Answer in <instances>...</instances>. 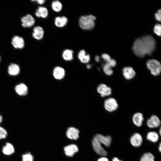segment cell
<instances>
[{
	"mask_svg": "<svg viewBox=\"0 0 161 161\" xmlns=\"http://www.w3.org/2000/svg\"><path fill=\"white\" fill-rule=\"evenodd\" d=\"M2 151L4 154L10 155L14 153L15 149L13 145L11 143H7L3 147Z\"/></svg>",
	"mask_w": 161,
	"mask_h": 161,
	"instance_id": "cell-23",
	"label": "cell"
},
{
	"mask_svg": "<svg viewBox=\"0 0 161 161\" xmlns=\"http://www.w3.org/2000/svg\"><path fill=\"white\" fill-rule=\"evenodd\" d=\"M143 120V115L141 113L137 112L133 115L132 117L133 123L137 126L140 127L141 126Z\"/></svg>",
	"mask_w": 161,
	"mask_h": 161,
	"instance_id": "cell-20",
	"label": "cell"
},
{
	"mask_svg": "<svg viewBox=\"0 0 161 161\" xmlns=\"http://www.w3.org/2000/svg\"><path fill=\"white\" fill-rule=\"evenodd\" d=\"M16 93L20 96L26 95L28 93V88L24 83H20L16 85L15 87Z\"/></svg>",
	"mask_w": 161,
	"mask_h": 161,
	"instance_id": "cell-17",
	"label": "cell"
},
{
	"mask_svg": "<svg viewBox=\"0 0 161 161\" xmlns=\"http://www.w3.org/2000/svg\"><path fill=\"white\" fill-rule=\"evenodd\" d=\"M161 9H160L155 14V18L156 20L160 21H161Z\"/></svg>",
	"mask_w": 161,
	"mask_h": 161,
	"instance_id": "cell-33",
	"label": "cell"
},
{
	"mask_svg": "<svg viewBox=\"0 0 161 161\" xmlns=\"http://www.w3.org/2000/svg\"><path fill=\"white\" fill-rule=\"evenodd\" d=\"M161 25L159 24H156L154 28V32L159 36L161 35Z\"/></svg>",
	"mask_w": 161,
	"mask_h": 161,
	"instance_id": "cell-31",
	"label": "cell"
},
{
	"mask_svg": "<svg viewBox=\"0 0 161 161\" xmlns=\"http://www.w3.org/2000/svg\"><path fill=\"white\" fill-rule=\"evenodd\" d=\"M52 74L55 79L61 80L65 77V71L63 68L59 66H56L54 68Z\"/></svg>",
	"mask_w": 161,
	"mask_h": 161,
	"instance_id": "cell-8",
	"label": "cell"
},
{
	"mask_svg": "<svg viewBox=\"0 0 161 161\" xmlns=\"http://www.w3.org/2000/svg\"><path fill=\"white\" fill-rule=\"evenodd\" d=\"M104 106L105 109L109 112H112L116 110L118 107L117 100L112 97L106 100L104 102Z\"/></svg>",
	"mask_w": 161,
	"mask_h": 161,
	"instance_id": "cell-5",
	"label": "cell"
},
{
	"mask_svg": "<svg viewBox=\"0 0 161 161\" xmlns=\"http://www.w3.org/2000/svg\"><path fill=\"white\" fill-rule=\"evenodd\" d=\"M64 150L66 155L71 157H72L78 151L77 146L74 144H70L65 147Z\"/></svg>",
	"mask_w": 161,
	"mask_h": 161,
	"instance_id": "cell-13",
	"label": "cell"
},
{
	"mask_svg": "<svg viewBox=\"0 0 161 161\" xmlns=\"http://www.w3.org/2000/svg\"><path fill=\"white\" fill-rule=\"evenodd\" d=\"M8 73L11 75H16L20 72V68L18 65L12 63L8 66Z\"/></svg>",
	"mask_w": 161,
	"mask_h": 161,
	"instance_id": "cell-22",
	"label": "cell"
},
{
	"mask_svg": "<svg viewBox=\"0 0 161 161\" xmlns=\"http://www.w3.org/2000/svg\"><path fill=\"white\" fill-rule=\"evenodd\" d=\"M21 25L24 27H30L34 25L35 20L33 16L30 14H27L22 17L21 18Z\"/></svg>",
	"mask_w": 161,
	"mask_h": 161,
	"instance_id": "cell-7",
	"label": "cell"
},
{
	"mask_svg": "<svg viewBox=\"0 0 161 161\" xmlns=\"http://www.w3.org/2000/svg\"><path fill=\"white\" fill-rule=\"evenodd\" d=\"M155 45L154 38L151 35H147L136 39L133 44L132 49L137 56L143 58L146 55H151Z\"/></svg>",
	"mask_w": 161,
	"mask_h": 161,
	"instance_id": "cell-1",
	"label": "cell"
},
{
	"mask_svg": "<svg viewBox=\"0 0 161 161\" xmlns=\"http://www.w3.org/2000/svg\"><path fill=\"white\" fill-rule=\"evenodd\" d=\"M44 35V31L41 27L37 26L33 28L32 36L34 38L38 40H41L43 38Z\"/></svg>",
	"mask_w": 161,
	"mask_h": 161,
	"instance_id": "cell-16",
	"label": "cell"
},
{
	"mask_svg": "<svg viewBox=\"0 0 161 161\" xmlns=\"http://www.w3.org/2000/svg\"><path fill=\"white\" fill-rule=\"evenodd\" d=\"M154 157L153 155L150 153L144 154L141 157L140 161H154Z\"/></svg>",
	"mask_w": 161,
	"mask_h": 161,
	"instance_id": "cell-27",
	"label": "cell"
},
{
	"mask_svg": "<svg viewBox=\"0 0 161 161\" xmlns=\"http://www.w3.org/2000/svg\"><path fill=\"white\" fill-rule=\"evenodd\" d=\"M104 73L107 75H111L113 74V71L111 66L108 63L104 64L103 67Z\"/></svg>",
	"mask_w": 161,
	"mask_h": 161,
	"instance_id": "cell-28",
	"label": "cell"
},
{
	"mask_svg": "<svg viewBox=\"0 0 161 161\" xmlns=\"http://www.w3.org/2000/svg\"><path fill=\"white\" fill-rule=\"evenodd\" d=\"M102 143L95 136L92 140V145L95 151L99 155L106 156L107 155V151L101 145Z\"/></svg>",
	"mask_w": 161,
	"mask_h": 161,
	"instance_id": "cell-4",
	"label": "cell"
},
{
	"mask_svg": "<svg viewBox=\"0 0 161 161\" xmlns=\"http://www.w3.org/2000/svg\"><path fill=\"white\" fill-rule=\"evenodd\" d=\"M95 136L102 144L106 146L109 147L110 146L112 138L110 136H105L100 134H97Z\"/></svg>",
	"mask_w": 161,
	"mask_h": 161,
	"instance_id": "cell-15",
	"label": "cell"
},
{
	"mask_svg": "<svg viewBox=\"0 0 161 161\" xmlns=\"http://www.w3.org/2000/svg\"><path fill=\"white\" fill-rule=\"evenodd\" d=\"M0 60H1V58H0Z\"/></svg>",
	"mask_w": 161,
	"mask_h": 161,
	"instance_id": "cell-43",
	"label": "cell"
},
{
	"mask_svg": "<svg viewBox=\"0 0 161 161\" xmlns=\"http://www.w3.org/2000/svg\"><path fill=\"white\" fill-rule=\"evenodd\" d=\"M51 7L53 11L58 12L61 10L63 6L62 3L59 1L55 0L52 2Z\"/></svg>",
	"mask_w": 161,
	"mask_h": 161,
	"instance_id": "cell-25",
	"label": "cell"
},
{
	"mask_svg": "<svg viewBox=\"0 0 161 161\" xmlns=\"http://www.w3.org/2000/svg\"><path fill=\"white\" fill-rule=\"evenodd\" d=\"M79 131L78 129L73 127H70L67 130L66 135L69 139L76 140L79 138Z\"/></svg>",
	"mask_w": 161,
	"mask_h": 161,
	"instance_id": "cell-14",
	"label": "cell"
},
{
	"mask_svg": "<svg viewBox=\"0 0 161 161\" xmlns=\"http://www.w3.org/2000/svg\"><path fill=\"white\" fill-rule=\"evenodd\" d=\"M86 68L88 69H90L91 67V66L90 64H87L86 66Z\"/></svg>",
	"mask_w": 161,
	"mask_h": 161,
	"instance_id": "cell-39",
	"label": "cell"
},
{
	"mask_svg": "<svg viewBox=\"0 0 161 161\" xmlns=\"http://www.w3.org/2000/svg\"><path fill=\"white\" fill-rule=\"evenodd\" d=\"M112 161H122L119 160L117 157H115L113 158Z\"/></svg>",
	"mask_w": 161,
	"mask_h": 161,
	"instance_id": "cell-38",
	"label": "cell"
},
{
	"mask_svg": "<svg viewBox=\"0 0 161 161\" xmlns=\"http://www.w3.org/2000/svg\"><path fill=\"white\" fill-rule=\"evenodd\" d=\"M159 150L160 152H161V143L160 144L159 146Z\"/></svg>",
	"mask_w": 161,
	"mask_h": 161,
	"instance_id": "cell-41",
	"label": "cell"
},
{
	"mask_svg": "<svg viewBox=\"0 0 161 161\" xmlns=\"http://www.w3.org/2000/svg\"><path fill=\"white\" fill-rule=\"evenodd\" d=\"M32 1H36L38 4H44L45 1V0H32Z\"/></svg>",
	"mask_w": 161,
	"mask_h": 161,
	"instance_id": "cell-35",
	"label": "cell"
},
{
	"mask_svg": "<svg viewBox=\"0 0 161 161\" xmlns=\"http://www.w3.org/2000/svg\"><path fill=\"white\" fill-rule=\"evenodd\" d=\"M161 128H160V135H161Z\"/></svg>",
	"mask_w": 161,
	"mask_h": 161,
	"instance_id": "cell-42",
	"label": "cell"
},
{
	"mask_svg": "<svg viewBox=\"0 0 161 161\" xmlns=\"http://www.w3.org/2000/svg\"><path fill=\"white\" fill-rule=\"evenodd\" d=\"M3 120V117L0 114V124L2 122Z\"/></svg>",
	"mask_w": 161,
	"mask_h": 161,
	"instance_id": "cell-40",
	"label": "cell"
},
{
	"mask_svg": "<svg viewBox=\"0 0 161 161\" xmlns=\"http://www.w3.org/2000/svg\"><path fill=\"white\" fill-rule=\"evenodd\" d=\"M11 43L16 49H21L24 46V41L23 38L17 35L13 37Z\"/></svg>",
	"mask_w": 161,
	"mask_h": 161,
	"instance_id": "cell-9",
	"label": "cell"
},
{
	"mask_svg": "<svg viewBox=\"0 0 161 161\" xmlns=\"http://www.w3.org/2000/svg\"><path fill=\"white\" fill-rule=\"evenodd\" d=\"M148 140L154 143L157 142L159 139L158 134L156 132L151 131L148 132L147 136Z\"/></svg>",
	"mask_w": 161,
	"mask_h": 161,
	"instance_id": "cell-26",
	"label": "cell"
},
{
	"mask_svg": "<svg viewBox=\"0 0 161 161\" xmlns=\"http://www.w3.org/2000/svg\"><path fill=\"white\" fill-rule=\"evenodd\" d=\"M146 65L153 75L157 76L160 74L161 65L158 61L154 59L149 60L147 62Z\"/></svg>",
	"mask_w": 161,
	"mask_h": 161,
	"instance_id": "cell-3",
	"label": "cell"
},
{
	"mask_svg": "<svg viewBox=\"0 0 161 161\" xmlns=\"http://www.w3.org/2000/svg\"><path fill=\"white\" fill-rule=\"evenodd\" d=\"M22 157V161H33V157L30 152L23 154Z\"/></svg>",
	"mask_w": 161,
	"mask_h": 161,
	"instance_id": "cell-29",
	"label": "cell"
},
{
	"mask_svg": "<svg viewBox=\"0 0 161 161\" xmlns=\"http://www.w3.org/2000/svg\"><path fill=\"white\" fill-rule=\"evenodd\" d=\"M148 126L151 128L158 127L160 124L159 118L155 115H152L147 121Z\"/></svg>",
	"mask_w": 161,
	"mask_h": 161,
	"instance_id": "cell-12",
	"label": "cell"
},
{
	"mask_svg": "<svg viewBox=\"0 0 161 161\" xmlns=\"http://www.w3.org/2000/svg\"><path fill=\"white\" fill-rule=\"evenodd\" d=\"M7 134L6 130L3 127L0 126V140L5 138Z\"/></svg>",
	"mask_w": 161,
	"mask_h": 161,
	"instance_id": "cell-30",
	"label": "cell"
},
{
	"mask_svg": "<svg viewBox=\"0 0 161 161\" xmlns=\"http://www.w3.org/2000/svg\"><path fill=\"white\" fill-rule=\"evenodd\" d=\"M68 21L67 18L65 16L56 17L54 20L55 25L57 27L61 28L65 26Z\"/></svg>",
	"mask_w": 161,
	"mask_h": 161,
	"instance_id": "cell-18",
	"label": "cell"
},
{
	"mask_svg": "<svg viewBox=\"0 0 161 161\" xmlns=\"http://www.w3.org/2000/svg\"><path fill=\"white\" fill-rule=\"evenodd\" d=\"M123 75L125 79L130 80L135 77L136 72L132 67L127 66L123 69Z\"/></svg>",
	"mask_w": 161,
	"mask_h": 161,
	"instance_id": "cell-11",
	"label": "cell"
},
{
	"mask_svg": "<svg viewBox=\"0 0 161 161\" xmlns=\"http://www.w3.org/2000/svg\"><path fill=\"white\" fill-rule=\"evenodd\" d=\"M102 57L103 58L107 63L109 62L111 59L110 56L106 53H103L102 55Z\"/></svg>",
	"mask_w": 161,
	"mask_h": 161,
	"instance_id": "cell-32",
	"label": "cell"
},
{
	"mask_svg": "<svg viewBox=\"0 0 161 161\" xmlns=\"http://www.w3.org/2000/svg\"><path fill=\"white\" fill-rule=\"evenodd\" d=\"M97 91L102 97L108 96L112 94V89L106 84L101 83L97 87Z\"/></svg>",
	"mask_w": 161,
	"mask_h": 161,
	"instance_id": "cell-6",
	"label": "cell"
},
{
	"mask_svg": "<svg viewBox=\"0 0 161 161\" xmlns=\"http://www.w3.org/2000/svg\"><path fill=\"white\" fill-rule=\"evenodd\" d=\"M78 57L80 61L83 64L88 63L90 61V55L88 54H86L85 50H80L78 54Z\"/></svg>",
	"mask_w": 161,
	"mask_h": 161,
	"instance_id": "cell-19",
	"label": "cell"
},
{
	"mask_svg": "<svg viewBox=\"0 0 161 161\" xmlns=\"http://www.w3.org/2000/svg\"><path fill=\"white\" fill-rule=\"evenodd\" d=\"M97 161H109V160L105 157H102L98 159Z\"/></svg>",
	"mask_w": 161,
	"mask_h": 161,
	"instance_id": "cell-36",
	"label": "cell"
},
{
	"mask_svg": "<svg viewBox=\"0 0 161 161\" xmlns=\"http://www.w3.org/2000/svg\"><path fill=\"white\" fill-rule=\"evenodd\" d=\"M130 141L133 146L138 147L141 146L142 143L143 138L140 134L135 133L131 137Z\"/></svg>",
	"mask_w": 161,
	"mask_h": 161,
	"instance_id": "cell-10",
	"label": "cell"
},
{
	"mask_svg": "<svg viewBox=\"0 0 161 161\" xmlns=\"http://www.w3.org/2000/svg\"><path fill=\"white\" fill-rule=\"evenodd\" d=\"M73 51L71 49H66L64 51L62 54L63 59L66 61H70L73 58Z\"/></svg>",
	"mask_w": 161,
	"mask_h": 161,
	"instance_id": "cell-24",
	"label": "cell"
},
{
	"mask_svg": "<svg viewBox=\"0 0 161 161\" xmlns=\"http://www.w3.org/2000/svg\"><path fill=\"white\" fill-rule=\"evenodd\" d=\"M35 14L36 16L38 17L46 18L48 15V11L46 7L40 6L36 10Z\"/></svg>",
	"mask_w": 161,
	"mask_h": 161,
	"instance_id": "cell-21",
	"label": "cell"
},
{
	"mask_svg": "<svg viewBox=\"0 0 161 161\" xmlns=\"http://www.w3.org/2000/svg\"><path fill=\"white\" fill-rule=\"evenodd\" d=\"M108 63L112 67H115L117 64L116 61L114 60L111 59Z\"/></svg>",
	"mask_w": 161,
	"mask_h": 161,
	"instance_id": "cell-34",
	"label": "cell"
},
{
	"mask_svg": "<svg viewBox=\"0 0 161 161\" xmlns=\"http://www.w3.org/2000/svg\"><path fill=\"white\" fill-rule=\"evenodd\" d=\"M96 17L92 15L81 16L79 20V25L80 27L84 30H91L95 26V21Z\"/></svg>",
	"mask_w": 161,
	"mask_h": 161,
	"instance_id": "cell-2",
	"label": "cell"
},
{
	"mask_svg": "<svg viewBox=\"0 0 161 161\" xmlns=\"http://www.w3.org/2000/svg\"><path fill=\"white\" fill-rule=\"evenodd\" d=\"M95 61L97 62L100 61V57L98 55H96L95 57Z\"/></svg>",
	"mask_w": 161,
	"mask_h": 161,
	"instance_id": "cell-37",
	"label": "cell"
}]
</instances>
